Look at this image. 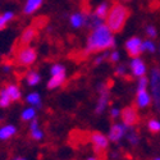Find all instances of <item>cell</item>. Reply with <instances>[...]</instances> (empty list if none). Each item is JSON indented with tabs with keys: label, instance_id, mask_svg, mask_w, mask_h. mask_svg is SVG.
Listing matches in <instances>:
<instances>
[{
	"label": "cell",
	"instance_id": "1",
	"mask_svg": "<svg viewBox=\"0 0 160 160\" xmlns=\"http://www.w3.org/2000/svg\"><path fill=\"white\" fill-rule=\"evenodd\" d=\"M114 37L112 36V32L108 28V26L100 24L99 27L92 30V33L87 40V46L83 50V57H88L91 54H95V52L112 49L114 48Z\"/></svg>",
	"mask_w": 160,
	"mask_h": 160
},
{
	"label": "cell",
	"instance_id": "2",
	"mask_svg": "<svg viewBox=\"0 0 160 160\" xmlns=\"http://www.w3.org/2000/svg\"><path fill=\"white\" fill-rule=\"evenodd\" d=\"M131 10L123 4H114L106 14V26L110 32L119 33L123 28L127 19L129 18Z\"/></svg>",
	"mask_w": 160,
	"mask_h": 160
},
{
	"label": "cell",
	"instance_id": "3",
	"mask_svg": "<svg viewBox=\"0 0 160 160\" xmlns=\"http://www.w3.org/2000/svg\"><path fill=\"white\" fill-rule=\"evenodd\" d=\"M88 140L94 145V151L96 152V158L100 160H105V152L109 146V138L101 132H91L88 135Z\"/></svg>",
	"mask_w": 160,
	"mask_h": 160
},
{
	"label": "cell",
	"instance_id": "4",
	"mask_svg": "<svg viewBox=\"0 0 160 160\" xmlns=\"http://www.w3.org/2000/svg\"><path fill=\"white\" fill-rule=\"evenodd\" d=\"M37 52L33 48L24 46L16 50V63L21 67H30L36 62Z\"/></svg>",
	"mask_w": 160,
	"mask_h": 160
},
{
	"label": "cell",
	"instance_id": "5",
	"mask_svg": "<svg viewBox=\"0 0 160 160\" xmlns=\"http://www.w3.org/2000/svg\"><path fill=\"white\" fill-rule=\"evenodd\" d=\"M121 118L127 127H135L141 121L140 114L137 112V106H135V105H129V106L123 108L121 112Z\"/></svg>",
	"mask_w": 160,
	"mask_h": 160
},
{
	"label": "cell",
	"instance_id": "6",
	"mask_svg": "<svg viewBox=\"0 0 160 160\" xmlns=\"http://www.w3.org/2000/svg\"><path fill=\"white\" fill-rule=\"evenodd\" d=\"M151 94L154 98V104L160 113V68L154 67L151 69Z\"/></svg>",
	"mask_w": 160,
	"mask_h": 160
},
{
	"label": "cell",
	"instance_id": "7",
	"mask_svg": "<svg viewBox=\"0 0 160 160\" xmlns=\"http://www.w3.org/2000/svg\"><path fill=\"white\" fill-rule=\"evenodd\" d=\"M37 35H38V28L36 27V26L35 24L28 26V27L22 32L19 41L16 45V50L17 49H21V48H24V46H28L33 41V40L37 37Z\"/></svg>",
	"mask_w": 160,
	"mask_h": 160
},
{
	"label": "cell",
	"instance_id": "8",
	"mask_svg": "<svg viewBox=\"0 0 160 160\" xmlns=\"http://www.w3.org/2000/svg\"><path fill=\"white\" fill-rule=\"evenodd\" d=\"M142 41L138 37H131L126 41V51L131 58H138L142 52Z\"/></svg>",
	"mask_w": 160,
	"mask_h": 160
},
{
	"label": "cell",
	"instance_id": "9",
	"mask_svg": "<svg viewBox=\"0 0 160 160\" xmlns=\"http://www.w3.org/2000/svg\"><path fill=\"white\" fill-rule=\"evenodd\" d=\"M99 92H100V98H99V101H98V105H96V109H95V113L96 114H101L105 108H106V104H108V87H106L105 83L100 85L99 86Z\"/></svg>",
	"mask_w": 160,
	"mask_h": 160
},
{
	"label": "cell",
	"instance_id": "10",
	"mask_svg": "<svg viewBox=\"0 0 160 160\" xmlns=\"http://www.w3.org/2000/svg\"><path fill=\"white\" fill-rule=\"evenodd\" d=\"M131 69H132L133 76H136V77H142L146 73L145 63L140 58H133V60L131 62Z\"/></svg>",
	"mask_w": 160,
	"mask_h": 160
},
{
	"label": "cell",
	"instance_id": "11",
	"mask_svg": "<svg viewBox=\"0 0 160 160\" xmlns=\"http://www.w3.org/2000/svg\"><path fill=\"white\" fill-rule=\"evenodd\" d=\"M124 136V127L121 124H113L109 131V140L113 142H119Z\"/></svg>",
	"mask_w": 160,
	"mask_h": 160
},
{
	"label": "cell",
	"instance_id": "12",
	"mask_svg": "<svg viewBox=\"0 0 160 160\" xmlns=\"http://www.w3.org/2000/svg\"><path fill=\"white\" fill-rule=\"evenodd\" d=\"M151 102V96L146 90H137V98H136V104L138 108H146Z\"/></svg>",
	"mask_w": 160,
	"mask_h": 160
},
{
	"label": "cell",
	"instance_id": "13",
	"mask_svg": "<svg viewBox=\"0 0 160 160\" xmlns=\"http://www.w3.org/2000/svg\"><path fill=\"white\" fill-rule=\"evenodd\" d=\"M64 81H65V72H60V73H57V74H52L51 78L49 79V82H48V88L49 90H54V88L62 86Z\"/></svg>",
	"mask_w": 160,
	"mask_h": 160
},
{
	"label": "cell",
	"instance_id": "14",
	"mask_svg": "<svg viewBox=\"0 0 160 160\" xmlns=\"http://www.w3.org/2000/svg\"><path fill=\"white\" fill-rule=\"evenodd\" d=\"M44 0H27L24 8H23V13L24 14H32L35 13L40 7H41Z\"/></svg>",
	"mask_w": 160,
	"mask_h": 160
},
{
	"label": "cell",
	"instance_id": "15",
	"mask_svg": "<svg viewBox=\"0 0 160 160\" xmlns=\"http://www.w3.org/2000/svg\"><path fill=\"white\" fill-rule=\"evenodd\" d=\"M85 24L87 26V27H90V28H96V27H99L100 24H102V19L101 18H99L96 14H88L86 16V18H85Z\"/></svg>",
	"mask_w": 160,
	"mask_h": 160
},
{
	"label": "cell",
	"instance_id": "16",
	"mask_svg": "<svg viewBox=\"0 0 160 160\" xmlns=\"http://www.w3.org/2000/svg\"><path fill=\"white\" fill-rule=\"evenodd\" d=\"M5 90H7V92H8V95H9V98H10L12 101L21 100V91H19L18 86L13 85V83H9V85H7Z\"/></svg>",
	"mask_w": 160,
	"mask_h": 160
},
{
	"label": "cell",
	"instance_id": "17",
	"mask_svg": "<svg viewBox=\"0 0 160 160\" xmlns=\"http://www.w3.org/2000/svg\"><path fill=\"white\" fill-rule=\"evenodd\" d=\"M124 135L127 137V140L129 141L131 145H137L140 138L137 135V131L133 129V127H124Z\"/></svg>",
	"mask_w": 160,
	"mask_h": 160
},
{
	"label": "cell",
	"instance_id": "18",
	"mask_svg": "<svg viewBox=\"0 0 160 160\" xmlns=\"http://www.w3.org/2000/svg\"><path fill=\"white\" fill-rule=\"evenodd\" d=\"M85 18H86V14H83V13H74V14L71 16V23L73 27L79 28L85 24Z\"/></svg>",
	"mask_w": 160,
	"mask_h": 160
},
{
	"label": "cell",
	"instance_id": "19",
	"mask_svg": "<svg viewBox=\"0 0 160 160\" xmlns=\"http://www.w3.org/2000/svg\"><path fill=\"white\" fill-rule=\"evenodd\" d=\"M16 127L14 126H5L0 128V140H8L16 133Z\"/></svg>",
	"mask_w": 160,
	"mask_h": 160
},
{
	"label": "cell",
	"instance_id": "20",
	"mask_svg": "<svg viewBox=\"0 0 160 160\" xmlns=\"http://www.w3.org/2000/svg\"><path fill=\"white\" fill-rule=\"evenodd\" d=\"M14 18V13L13 12H7L4 14H0V31H3L7 27V23Z\"/></svg>",
	"mask_w": 160,
	"mask_h": 160
},
{
	"label": "cell",
	"instance_id": "21",
	"mask_svg": "<svg viewBox=\"0 0 160 160\" xmlns=\"http://www.w3.org/2000/svg\"><path fill=\"white\" fill-rule=\"evenodd\" d=\"M10 102H12V100L8 95L7 90L5 88L0 90V108H8Z\"/></svg>",
	"mask_w": 160,
	"mask_h": 160
},
{
	"label": "cell",
	"instance_id": "22",
	"mask_svg": "<svg viewBox=\"0 0 160 160\" xmlns=\"http://www.w3.org/2000/svg\"><path fill=\"white\" fill-rule=\"evenodd\" d=\"M26 79H27V83L30 86H36L38 82H40V74L36 73V72H30L27 73V76H26Z\"/></svg>",
	"mask_w": 160,
	"mask_h": 160
},
{
	"label": "cell",
	"instance_id": "23",
	"mask_svg": "<svg viewBox=\"0 0 160 160\" xmlns=\"http://www.w3.org/2000/svg\"><path fill=\"white\" fill-rule=\"evenodd\" d=\"M148 128L152 135H158L160 132V122L156 121V119H150L149 123H148Z\"/></svg>",
	"mask_w": 160,
	"mask_h": 160
},
{
	"label": "cell",
	"instance_id": "24",
	"mask_svg": "<svg viewBox=\"0 0 160 160\" xmlns=\"http://www.w3.org/2000/svg\"><path fill=\"white\" fill-rule=\"evenodd\" d=\"M108 4L106 3H102V4H100L98 8H96V12H95V14L99 17V18H105L106 17V14H108Z\"/></svg>",
	"mask_w": 160,
	"mask_h": 160
},
{
	"label": "cell",
	"instance_id": "25",
	"mask_svg": "<svg viewBox=\"0 0 160 160\" xmlns=\"http://www.w3.org/2000/svg\"><path fill=\"white\" fill-rule=\"evenodd\" d=\"M27 102L32 104V105H36V106H40L41 105V100H40V95L37 92H32L27 96Z\"/></svg>",
	"mask_w": 160,
	"mask_h": 160
},
{
	"label": "cell",
	"instance_id": "26",
	"mask_svg": "<svg viewBox=\"0 0 160 160\" xmlns=\"http://www.w3.org/2000/svg\"><path fill=\"white\" fill-rule=\"evenodd\" d=\"M35 115H36L35 109L33 108H28V109H26L22 113V121H31V119L35 118Z\"/></svg>",
	"mask_w": 160,
	"mask_h": 160
},
{
	"label": "cell",
	"instance_id": "27",
	"mask_svg": "<svg viewBox=\"0 0 160 160\" xmlns=\"http://www.w3.org/2000/svg\"><path fill=\"white\" fill-rule=\"evenodd\" d=\"M42 136H44V133L38 129V127H37V128L31 129V137H32L33 140H41V138H42Z\"/></svg>",
	"mask_w": 160,
	"mask_h": 160
},
{
	"label": "cell",
	"instance_id": "28",
	"mask_svg": "<svg viewBox=\"0 0 160 160\" xmlns=\"http://www.w3.org/2000/svg\"><path fill=\"white\" fill-rule=\"evenodd\" d=\"M142 51L143 50H149L150 52H154L155 51V45L151 42V41H145V42H142Z\"/></svg>",
	"mask_w": 160,
	"mask_h": 160
},
{
	"label": "cell",
	"instance_id": "29",
	"mask_svg": "<svg viewBox=\"0 0 160 160\" xmlns=\"http://www.w3.org/2000/svg\"><path fill=\"white\" fill-rule=\"evenodd\" d=\"M60 72H65V68L60 64H55L51 67V76L52 74H57V73H60Z\"/></svg>",
	"mask_w": 160,
	"mask_h": 160
},
{
	"label": "cell",
	"instance_id": "30",
	"mask_svg": "<svg viewBox=\"0 0 160 160\" xmlns=\"http://www.w3.org/2000/svg\"><path fill=\"white\" fill-rule=\"evenodd\" d=\"M146 86H148V78L145 76L140 77L138 79V88L137 90H146Z\"/></svg>",
	"mask_w": 160,
	"mask_h": 160
},
{
	"label": "cell",
	"instance_id": "31",
	"mask_svg": "<svg viewBox=\"0 0 160 160\" xmlns=\"http://www.w3.org/2000/svg\"><path fill=\"white\" fill-rule=\"evenodd\" d=\"M115 76H118V77H124V76H127L124 65H119V67H118L117 71H115Z\"/></svg>",
	"mask_w": 160,
	"mask_h": 160
},
{
	"label": "cell",
	"instance_id": "32",
	"mask_svg": "<svg viewBox=\"0 0 160 160\" xmlns=\"http://www.w3.org/2000/svg\"><path fill=\"white\" fill-rule=\"evenodd\" d=\"M108 58H109V62L110 63H117L119 60V52L118 51H114V52H112L110 55H108Z\"/></svg>",
	"mask_w": 160,
	"mask_h": 160
},
{
	"label": "cell",
	"instance_id": "33",
	"mask_svg": "<svg viewBox=\"0 0 160 160\" xmlns=\"http://www.w3.org/2000/svg\"><path fill=\"white\" fill-rule=\"evenodd\" d=\"M146 33H148L150 37H156V30L152 27V26H148V27H146Z\"/></svg>",
	"mask_w": 160,
	"mask_h": 160
},
{
	"label": "cell",
	"instance_id": "34",
	"mask_svg": "<svg viewBox=\"0 0 160 160\" xmlns=\"http://www.w3.org/2000/svg\"><path fill=\"white\" fill-rule=\"evenodd\" d=\"M110 115H112V118H117V117L119 115V110H118V109H112Z\"/></svg>",
	"mask_w": 160,
	"mask_h": 160
},
{
	"label": "cell",
	"instance_id": "35",
	"mask_svg": "<svg viewBox=\"0 0 160 160\" xmlns=\"http://www.w3.org/2000/svg\"><path fill=\"white\" fill-rule=\"evenodd\" d=\"M88 160H99L98 158H88Z\"/></svg>",
	"mask_w": 160,
	"mask_h": 160
},
{
	"label": "cell",
	"instance_id": "36",
	"mask_svg": "<svg viewBox=\"0 0 160 160\" xmlns=\"http://www.w3.org/2000/svg\"><path fill=\"white\" fill-rule=\"evenodd\" d=\"M16 160H26V159H24V158H17Z\"/></svg>",
	"mask_w": 160,
	"mask_h": 160
},
{
	"label": "cell",
	"instance_id": "37",
	"mask_svg": "<svg viewBox=\"0 0 160 160\" xmlns=\"http://www.w3.org/2000/svg\"><path fill=\"white\" fill-rule=\"evenodd\" d=\"M154 160H160V158H156V159H154Z\"/></svg>",
	"mask_w": 160,
	"mask_h": 160
},
{
	"label": "cell",
	"instance_id": "38",
	"mask_svg": "<svg viewBox=\"0 0 160 160\" xmlns=\"http://www.w3.org/2000/svg\"><path fill=\"white\" fill-rule=\"evenodd\" d=\"M124 2H128V0H124Z\"/></svg>",
	"mask_w": 160,
	"mask_h": 160
}]
</instances>
